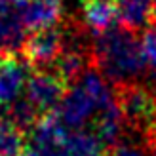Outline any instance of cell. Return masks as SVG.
I'll use <instances>...</instances> for the list:
<instances>
[{"label":"cell","instance_id":"1","mask_svg":"<svg viewBox=\"0 0 156 156\" xmlns=\"http://www.w3.org/2000/svg\"><path fill=\"white\" fill-rule=\"evenodd\" d=\"M91 59L99 73L111 82L128 86L133 78L145 71V59L141 51V40L120 25L103 34H97L91 46Z\"/></svg>","mask_w":156,"mask_h":156},{"label":"cell","instance_id":"2","mask_svg":"<svg viewBox=\"0 0 156 156\" xmlns=\"http://www.w3.org/2000/svg\"><path fill=\"white\" fill-rule=\"evenodd\" d=\"M118 103L124 122L131 124L151 141H156V97L143 86H120Z\"/></svg>","mask_w":156,"mask_h":156},{"label":"cell","instance_id":"3","mask_svg":"<svg viewBox=\"0 0 156 156\" xmlns=\"http://www.w3.org/2000/svg\"><path fill=\"white\" fill-rule=\"evenodd\" d=\"M71 129H67L55 112L46 114L30 129L21 156H67V141Z\"/></svg>","mask_w":156,"mask_h":156},{"label":"cell","instance_id":"4","mask_svg":"<svg viewBox=\"0 0 156 156\" xmlns=\"http://www.w3.org/2000/svg\"><path fill=\"white\" fill-rule=\"evenodd\" d=\"M67 90L69 86L53 71L42 69V71H36L30 74L25 88V97L42 116H46L59 108Z\"/></svg>","mask_w":156,"mask_h":156},{"label":"cell","instance_id":"5","mask_svg":"<svg viewBox=\"0 0 156 156\" xmlns=\"http://www.w3.org/2000/svg\"><path fill=\"white\" fill-rule=\"evenodd\" d=\"M97 112H99L97 101L90 95V91L86 90L80 82L73 84L71 88L67 90L59 108L55 111L61 124L71 131L84 129V126L90 124V122L93 124Z\"/></svg>","mask_w":156,"mask_h":156},{"label":"cell","instance_id":"6","mask_svg":"<svg viewBox=\"0 0 156 156\" xmlns=\"http://www.w3.org/2000/svg\"><path fill=\"white\" fill-rule=\"evenodd\" d=\"M65 48V30L61 29H46L36 30L27 36V42L23 46L21 57L29 63V67L42 69L53 65Z\"/></svg>","mask_w":156,"mask_h":156},{"label":"cell","instance_id":"7","mask_svg":"<svg viewBox=\"0 0 156 156\" xmlns=\"http://www.w3.org/2000/svg\"><path fill=\"white\" fill-rule=\"evenodd\" d=\"M29 63L21 55L0 57V105L12 107L29 82Z\"/></svg>","mask_w":156,"mask_h":156},{"label":"cell","instance_id":"8","mask_svg":"<svg viewBox=\"0 0 156 156\" xmlns=\"http://www.w3.org/2000/svg\"><path fill=\"white\" fill-rule=\"evenodd\" d=\"M17 13L25 29L33 33L55 29L63 15V0H23Z\"/></svg>","mask_w":156,"mask_h":156},{"label":"cell","instance_id":"9","mask_svg":"<svg viewBox=\"0 0 156 156\" xmlns=\"http://www.w3.org/2000/svg\"><path fill=\"white\" fill-rule=\"evenodd\" d=\"M25 25L17 13V8L0 10V57L21 55L27 42Z\"/></svg>","mask_w":156,"mask_h":156},{"label":"cell","instance_id":"10","mask_svg":"<svg viewBox=\"0 0 156 156\" xmlns=\"http://www.w3.org/2000/svg\"><path fill=\"white\" fill-rule=\"evenodd\" d=\"M82 21L95 36L111 30L118 23V0H84Z\"/></svg>","mask_w":156,"mask_h":156},{"label":"cell","instance_id":"11","mask_svg":"<svg viewBox=\"0 0 156 156\" xmlns=\"http://www.w3.org/2000/svg\"><path fill=\"white\" fill-rule=\"evenodd\" d=\"M118 23L128 30L156 25L154 0H118Z\"/></svg>","mask_w":156,"mask_h":156},{"label":"cell","instance_id":"12","mask_svg":"<svg viewBox=\"0 0 156 156\" xmlns=\"http://www.w3.org/2000/svg\"><path fill=\"white\" fill-rule=\"evenodd\" d=\"M103 149L91 129L71 131L67 141V156H101Z\"/></svg>","mask_w":156,"mask_h":156},{"label":"cell","instance_id":"13","mask_svg":"<svg viewBox=\"0 0 156 156\" xmlns=\"http://www.w3.org/2000/svg\"><path fill=\"white\" fill-rule=\"evenodd\" d=\"M25 143L23 131L10 118L0 116V156H21Z\"/></svg>","mask_w":156,"mask_h":156},{"label":"cell","instance_id":"14","mask_svg":"<svg viewBox=\"0 0 156 156\" xmlns=\"http://www.w3.org/2000/svg\"><path fill=\"white\" fill-rule=\"evenodd\" d=\"M42 114L30 105V101L27 97L17 99L10 107V120L17 126L21 131H30L38 122H40Z\"/></svg>","mask_w":156,"mask_h":156},{"label":"cell","instance_id":"15","mask_svg":"<svg viewBox=\"0 0 156 156\" xmlns=\"http://www.w3.org/2000/svg\"><path fill=\"white\" fill-rule=\"evenodd\" d=\"M139 40H141V51H143V59H145V67L152 74H156V25L145 29Z\"/></svg>","mask_w":156,"mask_h":156},{"label":"cell","instance_id":"16","mask_svg":"<svg viewBox=\"0 0 156 156\" xmlns=\"http://www.w3.org/2000/svg\"><path fill=\"white\" fill-rule=\"evenodd\" d=\"M112 156H145V152L133 145H118L112 149Z\"/></svg>","mask_w":156,"mask_h":156},{"label":"cell","instance_id":"17","mask_svg":"<svg viewBox=\"0 0 156 156\" xmlns=\"http://www.w3.org/2000/svg\"><path fill=\"white\" fill-rule=\"evenodd\" d=\"M0 2H2L4 8H17L23 0H0Z\"/></svg>","mask_w":156,"mask_h":156},{"label":"cell","instance_id":"18","mask_svg":"<svg viewBox=\"0 0 156 156\" xmlns=\"http://www.w3.org/2000/svg\"><path fill=\"white\" fill-rule=\"evenodd\" d=\"M0 10H4V6H2V2H0Z\"/></svg>","mask_w":156,"mask_h":156},{"label":"cell","instance_id":"19","mask_svg":"<svg viewBox=\"0 0 156 156\" xmlns=\"http://www.w3.org/2000/svg\"><path fill=\"white\" fill-rule=\"evenodd\" d=\"M152 156H156V151H154V154H152Z\"/></svg>","mask_w":156,"mask_h":156},{"label":"cell","instance_id":"20","mask_svg":"<svg viewBox=\"0 0 156 156\" xmlns=\"http://www.w3.org/2000/svg\"><path fill=\"white\" fill-rule=\"evenodd\" d=\"M82 2H84V0H82Z\"/></svg>","mask_w":156,"mask_h":156}]
</instances>
